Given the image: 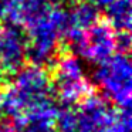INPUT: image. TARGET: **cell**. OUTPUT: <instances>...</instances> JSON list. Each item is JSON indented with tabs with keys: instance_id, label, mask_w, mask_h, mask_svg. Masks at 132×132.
Instances as JSON below:
<instances>
[{
	"instance_id": "4fadbf2b",
	"label": "cell",
	"mask_w": 132,
	"mask_h": 132,
	"mask_svg": "<svg viewBox=\"0 0 132 132\" xmlns=\"http://www.w3.org/2000/svg\"><path fill=\"white\" fill-rule=\"evenodd\" d=\"M91 2L98 7V9H105V7L111 3L112 0H91Z\"/></svg>"
},
{
	"instance_id": "7c38bea8",
	"label": "cell",
	"mask_w": 132,
	"mask_h": 132,
	"mask_svg": "<svg viewBox=\"0 0 132 132\" xmlns=\"http://www.w3.org/2000/svg\"><path fill=\"white\" fill-rule=\"evenodd\" d=\"M115 44H117V51L128 54L131 48V34L129 31H115Z\"/></svg>"
},
{
	"instance_id": "3957f363",
	"label": "cell",
	"mask_w": 132,
	"mask_h": 132,
	"mask_svg": "<svg viewBox=\"0 0 132 132\" xmlns=\"http://www.w3.org/2000/svg\"><path fill=\"white\" fill-rule=\"evenodd\" d=\"M132 68L128 54L115 53L108 60L98 64L94 81L102 88L106 98L119 108H131L132 95Z\"/></svg>"
},
{
	"instance_id": "ba28073f",
	"label": "cell",
	"mask_w": 132,
	"mask_h": 132,
	"mask_svg": "<svg viewBox=\"0 0 132 132\" xmlns=\"http://www.w3.org/2000/svg\"><path fill=\"white\" fill-rule=\"evenodd\" d=\"M58 106L53 98L43 101L12 119L13 132H55V117Z\"/></svg>"
},
{
	"instance_id": "5b68a950",
	"label": "cell",
	"mask_w": 132,
	"mask_h": 132,
	"mask_svg": "<svg viewBox=\"0 0 132 132\" xmlns=\"http://www.w3.org/2000/svg\"><path fill=\"white\" fill-rule=\"evenodd\" d=\"M78 132H111L117 109L111 108L102 97L89 94L77 109Z\"/></svg>"
},
{
	"instance_id": "8992f818",
	"label": "cell",
	"mask_w": 132,
	"mask_h": 132,
	"mask_svg": "<svg viewBox=\"0 0 132 132\" xmlns=\"http://www.w3.org/2000/svg\"><path fill=\"white\" fill-rule=\"evenodd\" d=\"M27 51V36L20 26L10 24L0 31V60L6 74L23 68Z\"/></svg>"
},
{
	"instance_id": "52a82bcc",
	"label": "cell",
	"mask_w": 132,
	"mask_h": 132,
	"mask_svg": "<svg viewBox=\"0 0 132 132\" xmlns=\"http://www.w3.org/2000/svg\"><path fill=\"white\" fill-rule=\"evenodd\" d=\"M117 51L115 30L108 23H97L85 31V43L80 57L95 64L108 60Z\"/></svg>"
},
{
	"instance_id": "9a60e30c",
	"label": "cell",
	"mask_w": 132,
	"mask_h": 132,
	"mask_svg": "<svg viewBox=\"0 0 132 132\" xmlns=\"http://www.w3.org/2000/svg\"><path fill=\"white\" fill-rule=\"evenodd\" d=\"M0 112H2V94H0Z\"/></svg>"
},
{
	"instance_id": "6da1fadb",
	"label": "cell",
	"mask_w": 132,
	"mask_h": 132,
	"mask_svg": "<svg viewBox=\"0 0 132 132\" xmlns=\"http://www.w3.org/2000/svg\"><path fill=\"white\" fill-rule=\"evenodd\" d=\"M0 94L2 112L14 119L34 105L51 98L53 82L43 67L31 64L19 70L14 81Z\"/></svg>"
},
{
	"instance_id": "8fae6325",
	"label": "cell",
	"mask_w": 132,
	"mask_h": 132,
	"mask_svg": "<svg viewBox=\"0 0 132 132\" xmlns=\"http://www.w3.org/2000/svg\"><path fill=\"white\" fill-rule=\"evenodd\" d=\"M55 132H78V115L72 106L58 109L55 117Z\"/></svg>"
},
{
	"instance_id": "7a4b0ae2",
	"label": "cell",
	"mask_w": 132,
	"mask_h": 132,
	"mask_svg": "<svg viewBox=\"0 0 132 132\" xmlns=\"http://www.w3.org/2000/svg\"><path fill=\"white\" fill-rule=\"evenodd\" d=\"M68 10L55 6L44 17L38 19L27 29L26 60L33 65L44 67L54 58L58 43L68 30Z\"/></svg>"
},
{
	"instance_id": "2e32d148",
	"label": "cell",
	"mask_w": 132,
	"mask_h": 132,
	"mask_svg": "<svg viewBox=\"0 0 132 132\" xmlns=\"http://www.w3.org/2000/svg\"><path fill=\"white\" fill-rule=\"evenodd\" d=\"M0 31H2V27H0Z\"/></svg>"
},
{
	"instance_id": "5bb4252c",
	"label": "cell",
	"mask_w": 132,
	"mask_h": 132,
	"mask_svg": "<svg viewBox=\"0 0 132 132\" xmlns=\"http://www.w3.org/2000/svg\"><path fill=\"white\" fill-rule=\"evenodd\" d=\"M4 70H3V65H2V60H0V81L3 80V77H4Z\"/></svg>"
},
{
	"instance_id": "9c48e42d",
	"label": "cell",
	"mask_w": 132,
	"mask_h": 132,
	"mask_svg": "<svg viewBox=\"0 0 132 132\" xmlns=\"http://www.w3.org/2000/svg\"><path fill=\"white\" fill-rule=\"evenodd\" d=\"M98 20H100V9L88 0H80L68 10V29L74 27L80 30H88Z\"/></svg>"
},
{
	"instance_id": "e0dca14e",
	"label": "cell",
	"mask_w": 132,
	"mask_h": 132,
	"mask_svg": "<svg viewBox=\"0 0 132 132\" xmlns=\"http://www.w3.org/2000/svg\"><path fill=\"white\" fill-rule=\"evenodd\" d=\"M88 2H91V0H88Z\"/></svg>"
},
{
	"instance_id": "277c9868",
	"label": "cell",
	"mask_w": 132,
	"mask_h": 132,
	"mask_svg": "<svg viewBox=\"0 0 132 132\" xmlns=\"http://www.w3.org/2000/svg\"><path fill=\"white\" fill-rule=\"evenodd\" d=\"M51 82L53 94L57 95L64 106L75 105L92 92L91 81L87 78L82 64L75 54H65L58 58Z\"/></svg>"
},
{
	"instance_id": "30bf717a",
	"label": "cell",
	"mask_w": 132,
	"mask_h": 132,
	"mask_svg": "<svg viewBox=\"0 0 132 132\" xmlns=\"http://www.w3.org/2000/svg\"><path fill=\"white\" fill-rule=\"evenodd\" d=\"M104 10L108 24L115 31H129L132 17L131 0H112Z\"/></svg>"
}]
</instances>
